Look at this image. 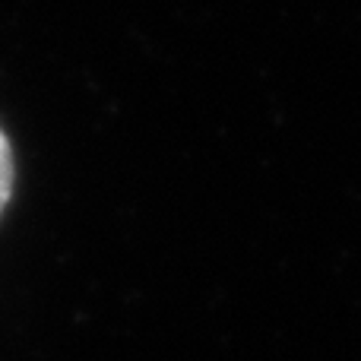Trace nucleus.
Masks as SVG:
<instances>
[{"mask_svg": "<svg viewBox=\"0 0 361 361\" xmlns=\"http://www.w3.org/2000/svg\"><path fill=\"white\" fill-rule=\"evenodd\" d=\"M13 175H16V169H13V149H10L6 133L0 130V212L6 209V203L13 197Z\"/></svg>", "mask_w": 361, "mask_h": 361, "instance_id": "1", "label": "nucleus"}]
</instances>
